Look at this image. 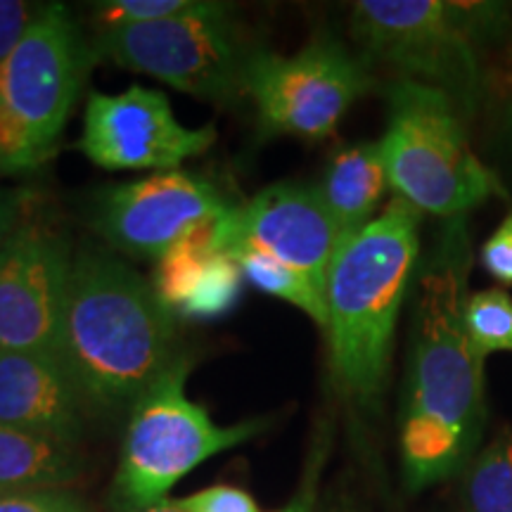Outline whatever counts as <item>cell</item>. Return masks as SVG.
Listing matches in <instances>:
<instances>
[{
  "mask_svg": "<svg viewBox=\"0 0 512 512\" xmlns=\"http://www.w3.org/2000/svg\"><path fill=\"white\" fill-rule=\"evenodd\" d=\"M460 477V512H512V427L486 441Z\"/></svg>",
  "mask_w": 512,
  "mask_h": 512,
  "instance_id": "cell-18",
  "label": "cell"
},
{
  "mask_svg": "<svg viewBox=\"0 0 512 512\" xmlns=\"http://www.w3.org/2000/svg\"><path fill=\"white\" fill-rule=\"evenodd\" d=\"M81 472L79 446L0 425V494L67 489Z\"/></svg>",
  "mask_w": 512,
  "mask_h": 512,
  "instance_id": "cell-17",
  "label": "cell"
},
{
  "mask_svg": "<svg viewBox=\"0 0 512 512\" xmlns=\"http://www.w3.org/2000/svg\"><path fill=\"white\" fill-rule=\"evenodd\" d=\"M472 235L446 219L415 275L406 377L399 411L403 484L411 494L460 477L484 446V358L467 339Z\"/></svg>",
  "mask_w": 512,
  "mask_h": 512,
  "instance_id": "cell-1",
  "label": "cell"
},
{
  "mask_svg": "<svg viewBox=\"0 0 512 512\" xmlns=\"http://www.w3.org/2000/svg\"><path fill=\"white\" fill-rule=\"evenodd\" d=\"M230 209L235 204L209 178L176 169L105 188L95 197L91 223L117 252L159 261L192 230Z\"/></svg>",
  "mask_w": 512,
  "mask_h": 512,
  "instance_id": "cell-11",
  "label": "cell"
},
{
  "mask_svg": "<svg viewBox=\"0 0 512 512\" xmlns=\"http://www.w3.org/2000/svg\"><path fill=\"white\" fill-rule=\"evenodd\" d=\"M465 121L439 88L408 79L389 83L384 166L396 195L420 214L456 219L505 195L501 178L472 150Z\"/></svg>",
  "mask_w": 512,
  "mask_h": 512,
  "instance_id": "cell-5",
  "label": "cell"
},
{
  "mask_svg": "<svg viewBox=\"0 0 512 512\" xmlns=\"http://www.w3.org/2000/svg\"><path fill=\"white\" fill-rule=\"evenodd\" d=\"M195 5L197 0H107V3H95V36L162 22V19L183 15Z\"/></svg>",
  "mask_w": 512,
  "mask_h": 512,
  "instance_id": "cell-21",
  "label": "cell"
},
{
  "mask_svg": "<svg viewBox=\"0 0 512 512\" xmlns=\"http://www.w3.org/2000/svg\"><path fill=\"white\" fill-rule=\"evenodd\" d=\"M316 188L347 238L366 228L389 188L380 140L339 145L325 164Z\"/></svg>",
  "mask_w": 512,
  "mask_h": 512,
  "instance_id": "cell-16",
  "label": "cell"
},
{
  "mask_svg": "<svg viewBox=\"0 0 512 512\" xmlns=\"http://www.w3.org/2000/svg\"><path fill=\"white\" fill-rule=\"evenodd\" d=\"M86 413L60 356L0 351V425L79 446Z\"/></svg>",
  "mask_w": 512,
  "mask_h": 512,
  "instance_id": "cell-14",
  "label": "cell"
},
{
  "mask_svg": "<svg viewBox=\"0 0 512 512\" xmlns=\"http://www.w3.org/2000/svg\"><path fill=\"white\" fill-rule=\"evenodd\" d=\"M93 62L67 5L48 3L0 64V176L29 174L53 157Z\"/></svg>",
  "mask_w": 512,
  "mask_h": 512,
  "instance_id": "cell-6",
  "label": "cell"
},
{
  "mask_svg": "<svg viewBox=\"0 0 512 512\" xmlns=\"http://www.w3.org/2000/svg\"><path fill=\"white\" fill-rule=\"evenodd\" d=\"M420 223V211L396 197L342 242L328 271L330 370L361 411H377L387 389L396 325L420 268Z\"/></svg>",
  "mask_w": 512,
  "mask_h": 512,
  "instance_id": "cell-3",
  "label": "cell"
},
{
  "mask_svg": "<svg viewBox=\"0 0 512 512\" xmlns=\"http://www.w3.org/2000/svg\"><path fill=\"white\" fill-rule=\"evenodd\" d=\"M74 256L60 219L31 204L0 249V351L57 354Z\"/></svg>",
  "mask_w": 512,
  "mask_h": 512,
  "instance_id": "cell-10",
  "label": "cell"
},
{
  "mask_svg": "<svg viewBox=\"0 0 512 512\" xmlns=\"http://www.w3.org/2000/svg\"><path fill=\"white\" fill-rule=\"evenodd\" d=\"M463 323L479 358L512 354V297L501 287L467 294Z\"/></svg>",
  "mask_w": 512,
  "mask_h": 512,
  "instance_id": "cell-20",
  "label": "cell"
},
{
  "mask_svg": "<svg viewBox=\"0 0 512 512\" xmlns=\"http://www.w3.org/2000/svg\"><path fill=\"white\" fill-rule=\"evenodd\" d=\"M48 3L29 0H0V64L19 46L31 24L43 15Z\"/></svg>",
  "mask_w": 512,
  "mask_h": 512,
  "instance_id": "cell-25",
  "label": "cell"
},
{
  "mask_svg": "<svg viewBox=\"0 0 512 512\" xmlns=\"http://www.w3.org/2000/svg\"><path fill=\"white\" fill-rule=\"evenodd\" d=\"M330 446H332V430L328 422H323V425L318 427L316 439H313L311 444L309 460H306V470L297 494L290 498V503H287L285 508L275 512H316L318 486H320V477H323L325 463H328Z\"/></svg>",
  "mask_w": 512,
  "mask_h": 512,
  "instance_id": "cell-22",
  "label": "cell"
},
{
  "mask_svg": "<svg viewBox=\"0 0 512 512\" xmlns=\"http://www.w3.org/2000/svg\"><path fill=\"white\" fill-rule=\"evenodd\" d=\"M211 240L223 254L233 247L259 249L325 292L332 259L347 235L320 200L316 185L280 181L219 216L211 223Z\"/></svg>",
  "mask_w": 512,
  "mask_h": 512,
  "instance_id": "cell-13",
  "label": "cell"
},
{
  "mask_svg": "<svg viewBox=\"0 0 512 512\" xmlns=\"http://www.w3.org/2000/svg\"><path fill=\"white\" fill-rule=\"evenodd\" d=\"M211 223L195 228L157 261L152 287L176 318L209 320L238 306L245 275L211 240Z\"/></svg>",
  "mask_w": 512,
  "mask_h": 512,
  "instance_id": "cell-15",
  "label": "cell"
},
{
  "mask_svg": "<svg viewBox=\"0 0 512 512\" xmlns=\"http://www.w3.org/2000/svg\"><path fill=\"white\" fill-rule=\"evenodd\" d=\"M34 204V195L27 188H0V249L19 226L24 214Z\"/></svg>",
  "mask_w": 512,
  "mask_h": 512,
  "instance_id": "cell-27",
  "label": "cell"
},
{
  "mask_svg": "<svg viewBox=\"0 0 512 512\" xmlns=\"http://www.w3.org/2000/svg\"><path fill=\"white\" fill-rule=\"evenodd\" d=\"M57 356L88 413L114 415L169 370L178 349V318L159 302L152 280L98 245L74 256Z\"/></svg>",
  "mask_w": 512,
  "mask_h": 512,
  "instance_id": "cell-2",
  "label": "cell"
},
{
  "mask_svg": "<svg viewBox=\"0 0 512 512\" xmlns=\"http://www.w3.org/2000/svg\"><path fill=\"white\" fill-rule=\"evenodd\" d=\"M505 131H508V138L512 143V100L508 102V110H505Z\"/></svg>",
  "mask_w": 512,
  "mask_h": 512,
  "instance_id": "cell-30",
  "label": "cell"
},
{
  "mask_svg": "<svg viewBox=\"0 0 512 512\" xmlns=\"http://www.w3.org/2000/svg\"><path fill=\"white\" fill-rule=\"evenodd\" d=\"M368 64L332 36H316L294 55L254 48L245 93L271 136L323 140L373 88Z\"/></svg>",
  "mask_w": 512,
  "mask_h": 512,
  "instance_id": "cell-9",
  "label": "cell"
},
{
  "mask_svg": "<svg viewBox=\"0 0 512 512\" xmlns=\"http://www.w3.org/2000/svg\"><path fill=\"white\" fill-rule=\"evenodd\" d=\"M185 512H261L249 491L230 484H214L197 494L178 498Z\"/></svg>",
  "mask_w": 512,
  "mask_h": 512,
  "instance_id": "cell-23",
  "label": "cell"
},
{
  "mask_svg": "<svg viewBox=\"0 0 512 512\" xmlns=\"http://www.w3.org/2000/svg\"><path fill=\"white\" fill-rule=\"evenodd\" d=\"M140 512H185L181 505H178V501H171V498H166V501L152 505V508L147 510H140Z\"/></svg>",
  "mask_w": 512,
  "mask_h": 512,
  "instance_id": "cell-29",
  "label": "cell"
},
{
  "mask_svg": "<svg viewBox=\"0 0 512 512\" xmlns=\"http://www.w3.org/2000/svg\"><path fill=\"white\" fill-rule=\"evenodd\" d=\"M91 48L98 62L147 74L219 105L247 95L245 76L254 53L242 41L233 8L207 0H197L192 10L162 22L98 34Z\"/></svg>",
  "mask_w": 512,
  "mask_h": 512,
  "instance_id": "cell-8",
  "label": "cell"
},
{
  "mask_svg": "<svg viewBox=\"0 0 512 512\" xmlns=\"http://www.w3.org/2000/svg\"><path fill=\"white\" fill-rule=\"evenodd\" d=\"M190 368L183 354L128 411L110 491L114 512H140L166 501L204 460L247 444L268 427L266 418L216 425L207 408L185 392Z\"/></svg>",
  "mask_w": 512,
  "mask_h": 512,
  "instance_id": "cell-7",
  "label": "cell"
},
{
  "mask_svg": "<svg viewBox=\"0 0 512 512\" xmlns=\"http://www.w3.org/2000/svg\"><path fill=\"white\" fill-rule=\"evenodd\" d=\"M226 254L238 261L245 280L252 283L256 290L268 294V297L280 299V302L297 306L299 311H304L313 323L325 330V325H328L325 292L318 290L306 275L252 247H233Z\"/></svg>",
  "mask_w": 512,
  "mask_h": 512,
  "instance_id": "cell-19",
  "label": "cell"
},
{
  "mask_svg": "<svg viewBox=\"0 0 512 512\" xmlns=\"http://www.w3.org/2000/svg\"><path fill=\"white\" fill-rule=\"evenodd\" d=\"M216 128H188L162 91L131 86L124 93H91L76 147L107 171H176L207 152Z\"/></svg>",
  "mask_w": 512,
  "mask_h": 512,
  "instance_id": "cell-12",
  "label": "cell"
},
{
  "mask_svg": "<svg viewBox=\"0 0 512 512\" xmlns=\"http://www.w3.org/2000/svg\"><path fill=\"white\" fill-rule=\"evenodd\" d=\"M0 512H88V508L69 489H46L0 494Z\"/></svg>",
  "mask_w": 512,
  "mask_h": 512,
  "instance_id": "cell-24",
  "label": "cell"
},
{
  "mask_svg": "<svg viewBox=\"0 0 512 512\" xmlns=\"http://www.w3.org/2000/svg\"><path fill=\"white\" fill-rule=\"evenodd\" d=\"M479 261L491 278L501 285H512V211L505 214L494 233L484 240Z\"/></svg>",
  "mask_w": 512,
  "mask_h": 512,
  "instance_id": "cell-26",
  "label": "cell"
},
{
  "mask_svg": "<svg viewBox=\"0 0 512 512\" xmlns=\"http://www.w3.org/2000/svg\"><path fill=\"white\" fill-rule=\"evenodd\" d=\"M325 512H363V510H361V505H358L349 494H337L330 498Z\"/></svg>",
  "mask_w": 512,
  "mask_h": 512,
  "instance_id": "cell-28",
  "label": "cell"
},
{
  "mask_svg": "<svg viewBox=\"0 0 512 512\" xmlns=\"http://www.w3.org/2000/svg\"><path fill=\"white\" fill-rule=\"evenodd\" d=\"M351 38L368 67L439 88L465 119L484 95V50L512 31V5L489 0H358Z\"/></svg>",
  "mask_w": 512,
  "mask_h": 512,
  "instance_id": "cell-4",
  "label": "cell"
}]
</instances>
